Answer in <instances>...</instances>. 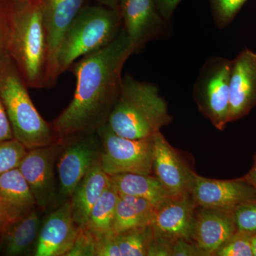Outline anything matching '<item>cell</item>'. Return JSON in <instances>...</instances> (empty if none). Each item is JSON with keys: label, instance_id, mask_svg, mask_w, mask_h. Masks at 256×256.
I'll list each match as a JSON object with an SVG mask.
<instances>
[{"label": "cell", "instance_id": "e575fe53", "mask_svg": "<svg viewBox=\"0 0 256 256\" xmlns=\"http://www.w3.org/2000/svg\"><path fill=\"white\" fill-rule=\"evenodd\" d=\"M11 220L5 208L4 204L0 198V238L4 233L5 230L8 228V226L11 224Z\"/></svg>", "mask_w": 256, "mask_h": 256}, {"label": "cell", "instance_id": "f35d334b", "mask_svg": "<svg viewBox=\"0 0 256 256\" xmlns=\"http://www.w3.org/2000/svg\"><path fill=\"white\" fill-rule=\"evenodd\" d=\"M14 1H20V0H0V2H14Z\"/></svg>", "mask_w": 256, "mask_h": 256}, {"label": "cell", "instance_id": "f546056e", "mask_svg": "<svg viewBox=\"0 0 256 256\" xmlns=\"http://www.w3.org/2000/svg\"><path fill=\"white\" fill-rule=\"evenodd\" d=\"M12 4L13 2H0V57L6 50Z\"/></svg>", "mask_w": 256, "mask_h": 256}, {"label": "cell", "instance_id": "5bb4252c", "mask_svg": "<svg viewBox=\"0 0 256 256\" xmlns=\"http://www.w3.org/2000/svg\"><path fill=\"white\" fill-rule=\"evenodd\" d=\"M84 0H42L48 40L46 88L56 84L58 55L62 40L70 24L84 6Z\"/></svg>", "mask_w": 256, "mask_h": 256}, {"label": "cell", "instance_id": "8992f818", "mask_svg": "<svg viewBox=\"0 0 256 256\" xmlns=\"http://www.w3.org/2000/svg\"><path fill=\"white\" fill-rule=\"evenodd\" d=\"M96 132L102 146L100 164L106 174H152L153 137L138 140L122 137L114 133L108 124Z\"/></svg>", "mask_w": 256, "mask_h": 256}, {"label": "cell", "instance_id": "7c38bea8", "mask_svg": "<svg viewBox=\"0 0 256 256\" xmlns=\"http://www.w3.org/2000/svg\"><path fill=\"white\" fill-rule=\"evenodd\" d=\"M154 138L152 174L174 198L191 195L195 174L163 136L158 132Z\"/></svg>", "mask_w": 256, "mask_h": 256}, {"label": "cell", "instance_id": "ac0fdd59", "mask_svg": "<svg viewBox=\"0 0 256 256\" xmlns=\"http://www.w3.org/2000/svg\"><path fill=\"white\" fill-rule=\"evenodd\" d=\"M110 183V176L106 174L100 162L88 172L75 188L70 198L72 214L80 228L86 224L92 207Z\"/></svg>", "mask_w": 256, "mask_h": 256}, {"label": "cell", "instance_id": "52a82bcc", "mask_svg": "<svg viewBox=\"0 0 256 256\" xmlns=\"http://www.w3.org/2000/svg\"><path fill=\"white\" fill-rule=\"evenodd\" d=\"M232 67V60L228 58H208L200 70L193 88V97L198 110L220 130H223L228 124Z\"/></svg>", "mask_w": 256, "mask_h": 256}, {"label": "cell", "instance_id": "6da1fadb", "mask_svg": "<svg viewBox=\"0 0 256 256\" xmlns=\"http://www.w3.org/2000/svg\"><path fill=\"white\" fill-rule=\"evenodd\" d=\"M134 52L122 28L109 44L72 65L76 78L73 98L52 122L58 137L96 132L107 124L120 92L122 68Z\"/></svg>", "mask_w": 256, "mask_h": 256}, {"label": "cell", "instance_id": "8fae6325", "mask_svg": "<svg viewBox=\"0 0 256 256\" xmlns=\"http://www.w3.org/2000/svg\"><path fill=\"white\" fill-rule=\"evenodd\" d=\"M191 196L197 206L233 212L244 202L256 200L255 188L246 178L220 180L195 175Z\"/></svg>", "mask_w": 256, "mask_h": 256}, {"label": "cell", "instance_id": "9a60e30c", "mask_svg": "<svg viewBox=\"0 0 256 256\" xmlns=\"http://www.w3.org/2000/svg\"><path fill=\"white\" fill-rule=\"evenodd\" d=\"M256 107V52L244 48L232 60L229 82V122Z\"/></svg>", "mask_w": 256, "mask_h": 256}, {"label": "cell", "instance_id": "d6a6232c", "mask_svg": "<svg viewBox=\"0 0 256 256\" xmlns=\"http://www.w3.org/2000/svg\"><path fill=\"white\" fill-rule=\"evenodd\" d=\"M12 139H14L12 129L2 100L0 98V142Z\"/></svg>", "mask_w": 256, "mask_h": 256}, {"label": "cell", "instance_id": "277c9868", "mask_svg": "<svg viewBox=\"0 0 256 256\" xmlns=\"http://www.w3.org/2000/svg\"><path fill=\"white\" fill-rule=\"evenodd\" d=\"M28 88L6 50L0 57V98L14 139L31 150L48 146L60 138L53 124L45 120L37 110Z\"/></svg>", "mask_w": 256, "mask_h": 256}, {"label": "cell", "instance_id": "7a4b0ae2", "mask_svg": "<svg viewBox=\"0 0 256 256\" xmlns=\"http://www.w3.org/2000/svg\"><path fill=\"white\" fill-rule=\"evenodd\" d=\"M6 52L28 88H46L48 40L42 0L13 2Z\"/></svg>", "mask_w": 256, "mask_h": 256}, {"label": "cell", "instance_id": "9c48e42d", "mask_svg": "<svg viewBox=\"0 0 256 256\" xmlns=\"http://www.w3.org/2000/svg\"><path fill=\"white\" fill-rule=\"evenodd\" d=\"M64 142L65 140L60 138L48 146L28 150L18 165L40 210L58 206V183L55 168Z\"/></svg>", "mask_w": 256, "mask_h": 256}, {"label": "cell", "instance_id": "74e56055", "mask_svg": "<svg viewBox=\"0 0 256 256\" xmlns=\"http://www.w3.org/2000/svg\"><path fill=\"white\" fill-rule=\"evenodd\" d=\"M252 242L254 256H256V234L252 236Z\"/></svg>", "mask_w": 256, "mask_h": 256}, {"label": "cell", "instance_id": "484cf974", "mask_svg": "<svg viewBox=\"0 0 256 256\" xmlns=\"http://www.w3.org/2000/svg\"><path fill=\"white\" fill-rule=\"evenodd\" d=\"M216 25L226 28L248 0H208Z\"/></svg>", "mask_w": 256, "mask_h": 256}, {"label": "cell", "instance_id": "7402d4cb", "mask_svg": "<svg viewBox=\"0 0 256 256\" xmlns=\"http://www.w3.org/2000/svg\"><path fill=\"white\" fill-rule=\"evenodd\" d=\"M154 208L146 200L119 194L112 222L114 235L150 225Z\"/></svg>", "mask_w": 256, "mask_h": 256}, {"label": "cell", "instance_id": "30bf717a", "mask_svg": "<svg viewBox=\"0 0 256 256\" xmlns=\"http://www.w3.org/2000/svg\"><path fill=\"white\" fill-rule=\"evenodd\" d=\"M118 9L122 28L136 52L170 32V23L160 14L156 0H121Z\"/></svg>", "mask_w": 256, "mask_h": 256}, {"label": "cell", "instance_id": "d6986e66", "mask_svg": "<svg viewBox=\"0 0 256 256\" xmlns=\"http://www.w3.org/2000/svg\"><path fill=\"white\" fill-rule=\"evenodd\" d=\"M0 198L12 223L36 210V200L18 168L0 175Z\"/></svg>", "mask_w": 256, "mask_h": 256}, {"label": "cell", "instance_id": "d590c367", "mask_svg": "<svg viewBox=\"0 0 256 256\" xmlns=\"http://www.w3.org/2000/svg\"><path fill=\"white\" fill-rule=\"evenodd\" d=\"M244 178L255 188L256 191V152L254 158V164L248 173Z\"/></svg>", "mask_w": 256, "mask_h": 256}, {"label": "cell", "instance_id": "2e32d148", "mask_svg": "<svg viewBox=\"0 0 256 256\" xmlns=\"http://www.w3.org/2000/svg\"><path fill=\"white\" fill-rule=\"evenodd\" d=\"M196 208L191 195L171 197L160 203L154 208L150 223L154 237L174 242L180 238L192 242Z\"/></svg>", "mask_w": 256, "mask_h": 256}, {"label": "cell", "instance_id": "603a6c76", "mask_svg": "<svg viewBox=\"0 0 256 256\" xmlns=\"http://www.w3.org/2000/svg\"><path fill=\"white\" fill-rule=\"evenodd\" d=\"M119 193L112 184L106 188L99 200L92 207L85 226L96 240L114 235L112 222Z\"/></svg>", "mask_w": 256, "mask_h": 256}, {"label": "cell", "instance_id": "44dd1931", "mask_svg": "<svg viewBox=\"0 0 256 256\" xmlns=\"http://www.w3.org/2000/svg\"><path fill=\"white\" fill-rule=\"evenodd\" d=\"M110 181L120 194L139 197L154 206L172 197L153 174L124 173L110 176Z\"/></svg>", "mask_w": 256, "mask_h": 256}, {"label": "cell", "instance_id": "4316f807", "mask_svg": "<svg viewBox=\"0 0 256 256\" xmlns=\"http://www.w3.org/2000/svg\"><path fill=\"white\" fill-rule=\"evenodd\" d=\"M232 214L237 232L250 235L256 234V200L238 205Z\"/></svg>", "mask_w": 256, "mask_h": 256}, {"label": "cell", "instance_id": "5b68a950", "mask_svg": "<svg viewBox=\"0 0 256 256\" xmlns=\"http://www.w3.org/2000/svg\"><path fill=\"white\" fill-rule=\"evenodd\" d=\"M122 28L118 8L82 6L64 35L58 55L60 76L82 57L104 48Z\"/></svg>", "mask_w": 256, "mask_h": 256}, {"label": "cell", "instance_id": "1f68e13d", "mask_svg": "<svg viewBox=\"0 0 256 256\" xmlns=\"http://www.w3.org/2000/svg\"><path fill=\"white\" fill-rule=\"evenodd\" d=\"M174 240L153 237L148 247V256H172V245Z\"/></svg>", "mask_w": 256, "mask_h": 256}, {"label": "cell", "instance_id": "836d02e7", "mask_svg": "<svg viewBox=\"0 0 256 256\" xmlns=\"http://www.w3.org/2000/svg\"><path fill=\"white\" fill-rule=\"evenodd\" d=\"M182 1V0H156V2L160 14L166 22H170L175 10Z\"/></svg>", "mask_w": 256, "mask_h": 256}, {"label": "cell", "instance_id": "83f0119b", "mask_svg": "<svg viewBox=\"0 0 256 256\" xmlns=\"http://www.w3.org/2000/svg\"><path fill=\"white\" fill-rule=\"evenodd\" d=\"M250 234L236 232L216 252V256H254Z\"/></svg>", "mask_w": 256, "mask_h": 256}, {"label": "cell", "instance_id": "e0dca14e", "mask_svg": "<svg viewBox=\"0 0 256 256\" xmlns=\"http://www.w3.org/2000/svg\"><path fill=\"white\" fill-rule=\"evenodd\" d=\"M236 232L232 212L197 206L192 240L207 256H214Z\"/></svg>", "mask_w": 256, "mask_h": 256}, {"label": "cell", "instance_id": "4fadbf2b", "mask_svg": "<svg viewBox=\"0 0 256 256\" xmlns=\"http://www.w3.org/2000/svg\"><path fill=\"white\" fill-rule=\"evenodd\" d=\"M80 228L74 220L70 200L64 202L42 222L33 255L66 256Z\"/></svg>", "mask_w": 256, "mask_h": 256}, {"label": "cell", "instance_id": "4dcf8cb0", "mask_svg": "<svg viewBox=\"0 0 256 256\" xmlns=\"http://www.w3.org/2000/svg\"><path fill=\"white\" fill-rule=\"evenodd\" d=\"M172 256H207L194 242L180 238L172 245Z\"/></svg>", "mask_w": 256, "mask_h": 256}, {"label": "cell", "instance_id": "ba28073f", "mask_svg": "<svg viewBox=\"0 0 256 256\" xmlns=\"http://www.w3.org/2000/svg\"><path fill=\"white\" fill-rule=\"evenodd\" d=\"M64 139V146L56 162L58 206L70 200L74 190L88 172L100 162L102 154L100 138L96 132Z\"/></svg>", "mask_w": 256, "mask_h": 256}, {"label": "cell", "instance_id": "8d00e7d4", "mask_svg": "<svg viewBox=\"0 0 256 256\" xmlns=\"http://www.w3.org/2000/svg\"><path fill=\"white\" fill-rule=\"evenodd\" d=\"M100 4L110 8H118L121 0H97Z\"/></svg>", "mask_w": 256, "mask_h": 256}, {"label": "cell", "instance_id": "cb8c5ba5", "mask_svg": "<svg viewBox=\"0 0 256 256\" xmlns=\"http://www.w3.org/2000/svg\"><path fill=\"white\" fill-rule=\"evenodd\" d=\"M153 237L150 225L112 235L116 256H146Z\"/></svg>", "mask_w": 256, "mask_h": 256}, {"label": "cell", "instance_id": "f1b7e54d", "mask_svg": "<svg viewBox=\"0 0 256 256\" xmlns=\"http://www.w3.org/2000/svg\"><path fill=\"white\" fill-rule=\"evenodd\" d=\"M96 239L84 228H80L73 247L66 256H96Z\"/></svg>", "mask_w": 256, "mask_h": 256}, {"label": "cell", "instance_id": "ffe728a7", "mask_svg": "<svg viewBox=\"0 0 256 256\" xmlns=\"http://www.w3.org/2000/svg\"><path fill=\"white\" fill-rule=\"evenodd\" d=\"M41 225V218L36 210L10 224L0 238L1 250L6 256L33 254Z\"/></svg>", "mask_w": 256, "mask_h": 256}, {"label": "cell", "instance_id": "3957f363", "mask_svg": "<svg viewBox=\"0 0 256 256\" xmlns=\"http://www.w3.org/2000/svg\"><path fill=\"white\" fill-rule=\"evenodd\" d=\"M172 121L158 86L129 75L122 78L118 98L107 122L114 133L129 139L152 138Z\"/></svg>", "mask_w": 256, "mask_h": 256}, {"label": "cell", "instance_id": "d4e9b609", "mask_svg": "<svg viewBox=\"0 0 256 256\" xmlns=\"http://www.w3.org/2000/svg\"><path fill=\"white\" fill-rule=\"evenodd\" d=\"M26 146L16 139L0 142V175L18 168L28 152Z\"/></svg>", "mask_w": 256, "mask_h": 256}]
</instances>
